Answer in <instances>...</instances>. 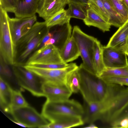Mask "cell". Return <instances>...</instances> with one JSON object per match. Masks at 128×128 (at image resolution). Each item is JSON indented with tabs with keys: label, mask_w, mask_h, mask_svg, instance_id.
Returning <instances> with one entry per match:
<instances>
[{
	"label": "cell",
	"mask_w": 128,
	"mask_h": 128,
	"mask_svg": "<svg viewBox=\"0 0 128 128\" xmlns=\"http://www.w3.org/2000/svg\"><path fill=\"white\" fill-rule=\"evenodd\" d=\"M80 77V91L84 101L90 102L102 101L105 97L107 86L96 75L86 69L82 63L78 66Z\"/></svg>",
	"instance_id": "6da1fadb"
},
{
	"label": "cell",
	"mask_w": 128,
	"mask_h": 128,
	"mask_svg": "<svg viewBox=\"0 0 128 128\" xmlns=\"http://www.w3.org/2000/svg\"><path fill=\"white\" fill-rule=\"evenodd\" d=\"M106 98L107 108L102 120L110 124L128 104V88L112 84L108 88Z\"/></svg>",
	"instance_id": "7a4b0ae2"
},
{
	"label": "cell",
	"mask_w": 128,
	"mask_h": 128,
	"mask_svg": "<svg viewBox=\"0 0 128 128\" xmlns=\"http://www.w3.org/2000/svg\"><path fill=\"white\" fill-rule=\"evenodd\" d=\"M84 113L83 106L74 99L57 101L46 100L43 104L41 114L49 122L56 116H71L82 118Z\"/></svg>",
	"instance_id": "3957f363"
},
{
	"label": "cell",
	"mask_w": 128,
	"mask_h": 128,
	"mask_svg": "<svg viewBox=\"0 0 128 128\" xmlns=\"http://www.w3.org/2000/svg\"><path fill=\"white\" fill-rule=\"evenodd\" d=\"M7 12L0 7V58L8 64H14L16 47L11 34Z\"/></svg>",
	"instance_id": "277c9868"
},
{
	"label": "cell",
	"mask_w": 128,
	"mask_h": 128,
	"mask_svg": "<svg viewBox=\"0 0 128 128\" xmlns=\"http://www.w3.org/2000/svg\"><path fill=\"white\" fill-rule=\"evenodd\" d=\"M72 36L74 39L83 61V66L90 72L96 75L93 58L94 42L97 39L83 32L77 26L73 28Z\"/></svg>",
	"instance_id": "5b68a950"
},
{
	"label": "cell",
	"mask_w": 128,
	"mask_h": 128,
	"mask_svg": "<svg viewBox=\"0 0 128 128\" xmlns=\"http://www.w3.org/2000/svg\"><path fill=\"white\" fill-rule=\"evenodd\" d=\"M12 66L14 74L21 88L34 96H44L42 89L43 81L33 72L25 68L22 65Z\"/></svg>",
	"instance_id": "8992f818"
},
{
	"label": "cell",
	"mask_w": 128,
	"mask_h": 128,
	"mask_svg": "<svg viewBox=\"0 0 128 128\" xmlns=\"http://www.w3.org/2000/svg\"><path fill=\"white\" fill-rule=\"evenodd\" d=\"M22 66L43 81L60 85H66V78L68 74L78 66L76 63H70L69 66L66 68L58 69L42 68L30 65Z\"/></svg>",
	"instance_id": "52a82bcc"
},
{
	"label": "cell",
	"mask_w": 128,
	"mask_h": 128,
	"mask_svg": "<svg viewBox=\"0 0 128 128\" xmlns=\"http://www.w3.org/2000/svg\"><path fill=\"white\" fill-rule=\"evenodd\" d=\"M16 121L29 128H43L49 122L33 108L27 106L12 110L10 113Z\"/></svg>",
	"instance_id": "ba28073f"
},
{
	"label": "cell",
	"mask_w": 128,
	"mask_h": 128,
	"mask_svg": "<svg viewBox=\"0 0 128 128\" xmlns=\"http://www.w3.org/2000/svg\"><path fill=\"white\" fill-rule=\"evenodd\" d=\"M63 63L58 49L54 44H50L44 46L37 50L24 65Z\"/></svg>",
	"instance_id": "9c48e42d"
},
{
	"label": "cell",
	"mask_w": 128,
	"mask_h": 128,
	"mask_svg": "<svg viewBox=\"0 0 128 128\" xmlns=\"http://www.w3.org/2000/svg\"><path fill=\"white\" fill-rule=\"evenodd\" d=\"M36 15L24 18L9 17L10 28L13 41L16 47L20 40L30 30L36 22Z\"/></svg>",
	"instance_id": "30bf717a"
},
{
	"label": "cell",
	"mask_w": 128,
	"mask_h": 128,
	"mask_svg": "<svg viewBox=\"0 0 128 128\" xmlns=\"http://www.w3.org/2000/svg\"><path fill=\"white\" fill-rule=\"evenodd\" d=\"M125 52L116 48L106 46L103 47V57L106 68L124 67L128 66Z\"/></svg>",
	"instance_id": "8fae6325"
},
{
	"label": "cell",
	"mask_w": 128,
	"mask_h": 128,
	"mask_svg": "<svg viewBox=\"0 0 128 128\" xmlns=\"http://www.w3.org/2000/svg\"><path fill=\"white\" fill-rule=\"evenodd\" d=\"M42 90L46 100L57 101L68 99L72 93L66 85H60L43 81Z\"/></svg>",
	"instance_id": "7c38bea8"
},
{
	"label": "cell",
	"mask_w": 128,
	"mask_h": 128,
	"mask_svg": "<svg viewBox=\"0 0 128 128\" xmlns=\"http://www.w3.org/2000/svg\"><path fill=\"white\" fill-rule=\"evenodd\" d=\"M70 3L68 0H39L36 13L46 21Z\"/></svg>",
	"instance_id": "4fadbf2b"
},
{
	"label": "cell",
	"mask_w": 128,
	"mask_h": 128,
	"mask_svg": "<svg viewBox=\"0 0 128 128\" xmlns=\"http://www.w3.org/2000/svg\"><path fill=\"white\" fill-rule=\"evenodd\" d=\"M52 27L53 29L51 31L53 33V36L44 44V46L54 44L60 51L72 36V26L69 22Z\"/></svg>",
	"instance_id": "5bb4252c"
},
{
	"label": "cell",
	"mask_w": 128,
	"mask_h": 128,
	"mask_svg": "<svg viewBox=\"0 0 128 128\" xmlns=\"http://www.w3.org/2000/svg\"><path fill=\"white\" fill-rule=\"evenodd\" d=\"M84 102L82 119L84 122L90 124L98 120H102L106 110L103 100L90 102L84 101Z\"/></svg>",
	"instance_id": "9a60e30c"
},
{
	"label": "cell",
	"mask_w": 128,
	"mask_h": 128,
	"mask_svg": "<svg viewBox=\"0 0 128 128\" xmlns=\"http://www.w3.org/2000/svg\"><path fill=\"white\" fill-rule=\"evenodd\" d=\"M44 128H68L83 125L82 117L71 116L62 115L56 116L50 121Z\"/></svg>",
	"instance_id": "2e32d148"
},
{
	"label": "cell",
	"mask_w": 128,
	"mask_h": 128,
	"mask_svg": "<svg viewBox=\"0 0 128 128\" xmlns=\"http://www.w3.org/2000/svg\"><path fill=\"white\" fill-rule=\"evenodd\" d=\"M128 20L114 33L110 38L106 46L125 52L128 46Z\"/></svg>",
	"instance_id": "e0dca14e"
},
{
	"label": "cell",
	"mask_w": 128,
	"mask_h": 128,
	"mask_svg": "<svg viewBox=\"0 0 128 128\" xmlns=\"http://www.w3.org/2000/svg\"><path fill=\"white\" fill-rule=\"evenodd\" d=\"M47 26L26 46L16 56L14 65H22V62L36 48L44 36L49 31Z\"/></svg>",
	"instance_id": "ac0fdd59"
},
{
	"label": "cell",
	"mask_w": 128,
	"mask_h": 128,
	"mask_svg": "<svg viewBox=\"0 0 128 128\" xmlns=\"http://www.w3.org/2000/svg\"><path fill=\"white\" fill-rule=\"evenodd\" d=\"M39 0H19L15 11L16 18H24L32 17L37 13Z\"/></svg>",
	"instance_id": "d6986e66"
},
{
	"label": "cell",
	"mask_w": 128,
	"mask_h": 128,
	"mask_svg": "<svg viewBox=\"0 0 128 128\" xmlns=\"http://www.w3.org/2000/svg\"><path fill=\"white\" fill-rule=\"evenodd\" d=\"M46 26L45 21L36 22L28 32L18 42L16 46V57L27 44Z\"/></svg>",
	"instance_id": "ffe728a7"
},
{
	"label": "cell",
	"mask_w": 128,
	"mask_h": 128,
	"mask_svg": "<svg viewBox=\"0 0 128 128\" xmlns=\"http://www.w3.org/2000/svg\"><path fill=\"white\" fill-rule=\"evenodd\" d=\"M60 52L61 58L64 63L72 62L80 56L77 44L72 36Z\"/></svg>",
	"instance_id": "44dd1931"
},
{
	"label": "cell",
	"mask_w": 128,
	"mask_h": 128,
	"mask_svg": "<svg viewBox=\"0 0 128 128\" xmlns=\"http://www.w3.org/2000/svg\"><path fill=\"white\" fill-rule=\"evenodd\" d=\"M86 15L83 21L88 26L96 27L104 32L110 30L111 25L92 9L86 10Z\"/></svg>",
	"instance_id": "7402d4cb"
},
{
	"label": "cell",
	"mask_w": 128,
	"mask_h": 128,
	"mask_svg": "<svg viewBox=\"0 0 128 128\" xmlns=\"http://www.w3.org/2000/svg\"><path fill=\"white\" fill-rule=\"evenodd\" d=\"M12 88L0 76V107L5 112L9 113L10 110Z\"/></svg>",
	"instance_id": "603a6c76"
},
{
	"label": "cell",
	"mask_w": 128,
	"mask_h": 128,
	"mask_svg": "<svg viewBox=\"0 0 128 128\" xmlns=\"http://www.w3.org/2000/svg\"><path fill=\"white\" fill-rule=\"evenodd\" d=\"M103 47L100 42L97 39L94 44L93 61L96 74L97 76L106 68L103 60Z\"/></svg>",
	"instance_id": "cb8c5ba5"
},
{
	"label": "cell",
	"mask_w": 128,
	"mask_h": 128,
	"mask_svg": "<svg viewBox=\"0 0 128 128\" xmlns=\"http://www.w3.org/2000/svg\"><path fill=\"white\" fill-rule=\"evenodd\" d=\"M78 67L68 73L66 78V84L72 93L80 90V80Z\"/></svg>",
	"instance_id": "d4e9b609"
},
{
	"label": "cell",
	"mask_w": 128,
	"mask_h": 128,
	"mask_svg": "<svg viewBox=\"0 0 128 128\" xmlns=\"http://www.w3.org/2000/svg\"><path fill=\"white\" fill-rule=\"evenodd\" d=\"M110 16L109 23L111 25L119 27L125 23L120 16L108 0H101Z\"/></svg>",
	"instance_id": "484cf974"
},
{
	"label": "cell",
	"mask_w": 128,
	"mask_h": 128,
	"mask_svg": "<svg viewBox=\"0 0 128 128\" xmlns=\"http://www.w3.org/2000/svg\"><path fill=\"white\" fill-rule=\"evenodd\" d=\"M70 18L67 10L64 8L58 12L51 18L45 21L47 26L50 28L70 22Z\"/></svg>",
	"instance_id": "4316f807"
},
{
	"label": "cell",
	"mask_w": 128,
	"mask_h": 128,
	"mask_svg": "<svg viewBox=\"0 0 128 128\" xmlns=\"http://www.w3.org/2000/svg\"><path fill=\"white\" fill-rule=\"evenodd\" d=\"M67 10L70 17L84 20L86 15V10L88 8L77 3L70 2Z\"/></svg>",
	"instance_id": "83f0119b"
},
{
	"label": "cell",
	"mask_w": 128,
	"mask_h": 128,
	"mask_svg": "<svg viewBox=\"0 0 128 128\" xmlns=\"http://www.w3.org/2000/svg\"><path fill=\"white\" fill-rule=\"evenodd\" d=\"M88 8L92 9L108 22L110 16L101 0H88Z\"/></svg>",
	"instance_id": "f1b7e54d"
},
{
	"label": "cell",
	"mask_w": 128,
	"mask_h": 128,
	"mask_svg": "<svg viewBox=\"0 0 128 128\" xmlns=\"http://www.w3.org/2000/svg\"><path fill=\"white\" fill-rule=\"evenodd\" d=\"M28 105L20 91L12 88L10 105V112L12 110Z\"/></svg>",
	"instance_id": "f546056e"
},
{
	"label": "cell",
	"mask_w": 128,
	"mask_h": 128,
	"mask_svg": "<svg viewBox=\"0 0 128 128\" xmlns=\"http://www.w3.org/2000/svg\"><path fill=\"white\" fill-rule=\"evenodd\" d=\"M98 76L100 78L110 76L128 77V66L121 68H106Z\"/></svg>",
	"instance_id": "4dcf8cb0"
},
{
	"label": "cell",
	"mask_w": 128,
	"mask_h": 128,
	"mask_svg": "<svg viewBox=\"0 0 128 128\" xmlns=\"http://www.w3.org/2000/svg\"><path fill=\"white\" fill-rule=\"evenodd\" d=\"M120 16L124 22L128 20V10L122 2L119 0H108Z\"/></svg>",
	"instance_id": "1f68e13d"
},
{
	"label": "cell",
	"mask_w": 128,
	"mask_h": 128,
	"mask_svg": "<svg viewBox=\"0 0 128 128\" xmlns=\"http://www.w3.org/2000/svg\"><path fill=\"white\" fill-rule=\"evenodd\" d=\"M100 79L106 84H114L128 86V77L110 76L104 78Z\"/></svg>",
	"instance_id": "d6a6232c"
},
{
	"label": "cell",
	"mask_w": 128,
	"mask_h": 128,
	"mask_svg": "<svg viewBox=\"0 0 128 128\" xmlns=\"http://www.w3.org/2000/svg\"><path fill=\"white\" fill-rule=\"evenodd\" d=\"M19 0H0V7L7 12L14 13Z\"/></svg>",
	"instance_id": "836d02e7"
},
{
	"label": "cell",
	"mask_w": 128,
	"mask_h": 128,
	"mask_svg": "<svg viewBox=\"0 0 128 128\" xmlns=\"http://www.w3.org/2000/svg\"><path fill=\"white\" fill-rule=\"evenodd\" d=\"M70 64L62 63L48 64H35L31 66L39 68L49 69H58L64 68L68 66Z\"/></svg>",
	"instance_id": "e575fe53"
},
{
	"label": "cell",
	"mask_w": 128,
	"mask_h": 128,
	"mask_svg": "<svg viewBox=\"0 0 128 128\" xmlns=\"http://www.w3.org/2000/svg\"><path fill=\"white\" fill-rule=\"evenodd\" d=\"M125 118L128 119V104L122 110L114 121L111 124V126L112 128H118L120 121Z\"/></svg>",
	"instance_id": "d590c367"
},
{
	"label": "cell",
	"mask_w": 128,
	"mask_h": 128,
	"mask_svg": "<svg viewBox=\"0 0 128 128\" xmlns=\"http://www.w3.org/2000/svg\"><path fill=\"white\" fill-rule=\"evenodd\" d=\"M7 64H5L3 63L0 60V74L10 77L12 76V72Z\"/></svg>",
	"instance_id": "8d00e7d4"
},
{
	"label": "cell",
	"mask_w": 128,
	"mask_h": 128,
	"mask_svg": "<svg viewBox=\"0 0 128 128\" xmlns=\"http://www.w3.org/2000/svg\"><path fill=\"white\" fill-rule=\"evenodd\" d=\"M53 35V33L52 32V31L50 32L49 30V31L43 38L37 46L36 50H37L44 46V44L51 38Z\"/></svg>",
	"instance_id": "74e56055"
},
{
	"label": "cell",
	"mask_w": 128,
	"mask_h": 128,
	"mask_svg": "<svg viewBox=\"0 0 128 128\" xmlns=\"http://www.w3.org/2000/svg\"><path fill=\"white\" fill-rule=\"evenodd\" d=\"M70 2H73L81 4L88 8V0H68Z\"/></svg>",
	"instance_id": "f35d334b"
},
{
	"label": "cell",
	"mask_w": 128,
	"mask_h": 128,
	"mask_svg": "<svg viewBox=\"0 0 128 128\" xmlns=\"http://www.w3.org/2000/svg\"><path fill=\"white\" fill-rule=\"evenodd\" d=\"M128 128V119H123L120 122L118 128Z\"/></svg>",
	"instance_id": "ab89813d"
},
{
	"label": "cell",
	"mask_w": 128,
	"mask_h": 128,
	"mask_svg": "<svg viewBox=\"0 0 128 128\" xmlns=\"http://www.w3.org/2000/svg\"><path fill=\"white\" fill-rule=\"evenodd\" d=\"M10 120L13 122L14 123L20 126L28 128L26 126L23 124V123L12 120L10 119Z\"/></svg>",
	"instance_id": "60d3db41"
},
{
	"label": "cell",
	"mask_w": 128,
	"mask_h": 128,
	"mask_svg": "<svg viewBox=\"0 0 128 128\" xmlns=\"http://www.w3.org/2000/svg\"><path fill=\"white\" fill-rule=\"evenodd\" d=\"M85 128H97L98 127L93 123L90 124L87 126L84 127Z\"/></svg>",
	"instance_id": "b9f144b4"
},
{
	"label": "cell",
	"mask_w": 128,
	"mask_h": 128,
	"mask_svg": "<svg viewBox=\"0 0 128 128\" xmlns=\"http://www.w3.org/2000/svg\"><path fill=\"white\" fill-rule=\"evenodd\" d=\"M128 10V0H123L122 1Z\"/></svg>",
	"instance_id": "7bdbcfd3"
},
{
	"label": "cell",
	"mask_w": 128,
	"mask_h": 128,
	"mask_svg": "<svg viewBox=\"0 0 128 128\" xmlns=\"http://www.w3.org/2000/svg\"><path fill=\"white\" fill-rule=\"evenodd\" d=\"M125 53L126 54V55L128 56V45L126 50L125 52Z\"/></svg>",
	"instance_id": "ee69618b"
},
{
	"label": "cell",
	"mask_w": 128,
	"mask_h": 128,
	"mask_svg": "<svg viewBox=\"0 0 128 128\" xmlns=\"http://www.w3.org/2000/svg\"><path fill=\"white\" fill-rule=\"evenodd\" d=\"M120 0V1H121L122 2L123 0Z\"/></svg>",
	"instance_id": "f6af8a7d"
},
{
	"label": "cell",
	"mask_w": 128,
	"mask_h": 128,
	"mask_svg": "<svg viewBox=\"0 0 128 128\" xmlns=\"http://www.w3.org/2000/svg\"></svg>",
	"instance_id": "bcb514c9"
}]
</instances>
